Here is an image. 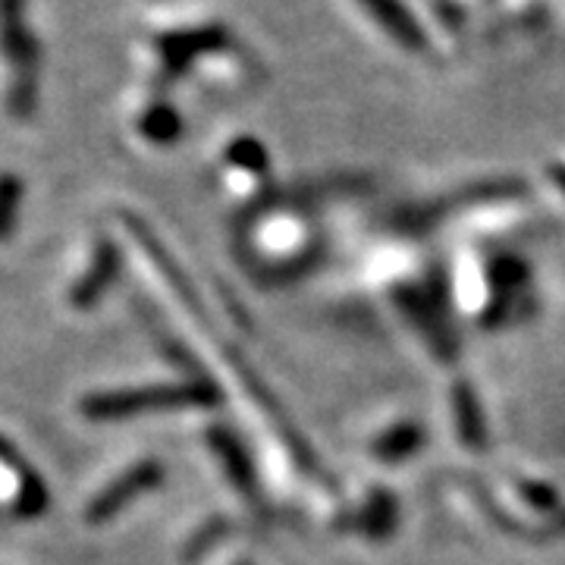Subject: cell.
<instances>
[{
    "label": "cell",
    "instance_id": "277c9868",
    "mask_svg": "<svg viewBox=\"0 0 565 565\" xmlns=\"http://www.w3.org/2000/svg\"><path fill=\"white\" fill-rule=\"evenodd\" d=\"M456 430L462 437V444L468 449H484L487 440V427L484 418H481V403L475 399V393L465 384L456 386Z\"/></svg>",
    "mask_w": 565,
    "mask_h": 565
},
{
    "label": "cell",
    "instance_id": "5b68a950",
    "mask_svg": "<svg viewBox=\"0 0 565 565\" xmlns=\"http://www.w3.org/2000/svg\"><path fill=\"white\" fill-rule=\"evenodd\" d=\"M424 444V434L418 424L403 422L396 424V427H390L384 437L374 444V456L381 459V462H403L408 456H415Z\"/></svg>",
    "mask_w": 565,
    "mask_h": 565
},
{
    "label": "cell",
    "instance_id": "8992f818",
    "mask_svg": "<svg viewBox=\"0 0 565 565\" xmlns=\"http://www.w3.org/2000/svg\"><path fill=\"white\" fill-rule=\"evenodd\" d=\"M139 132L148 141H154V145L173 141L180 136V117H177L173 107H167V104H148V107L141 110Z\"/></svg>",
    "mask_w": 565,
    "mask_h": 565
},
{
    "label": "cell",
    "instance_id": "ba28073f",
    "mask_svg": "<svg viewBox=\"0 0 565 565\" xmlns=\"http://www.w3.org/2000/svg\"><path fill=\"white\" fill-rule=\"evenodd\" d=\"M522 500H525L531 509H537V512H556V505H559V497H556V490L546 484H522Z\"/></svg>",
    "mask_w": 565,
    "mask_h": 565
},
{
    "label": "cell",
    "instance_id": "3957f363",
    "mask_svg": "<svg viewBox=\"0 0 565 565\" xmlns=\"http://www.w3.org/2000/svg\"><path fill=\"white\" fill-rule=\"evenodd\" d=\"M154 478H158V462L151 465V468H141V471H136L132 478H122L120 484L110 487L107 493H102L98 497V503L92 505V522H104V519H110L117 509H120L122 503H129L139 490H145L148 484H154Z\"/></svg>",
    "mask_w": 565,
    "mask_h": 565
},
{
    "label": "cell",
    "instance_id": "7a4b0ae2",
    "mask_svg": "<svg viewBox=\"0 0 565 565\" xmlns=\"http://www.w3.org/2000/svg\"><path fill=\"white\" fill-rule=\"evenodd\" d=\"M359 3L371 13V20L384 25L386 32H390V39L396 41V44H403L408 51H422L424 44H427L422 25L412 17V10L405 7L403 0H359Z\"/></svg>",
    "mask_w": 565,
    "mask_h": 565
},
{
    "label": "cell",
    "instance_id": "6da1fadb",
    "mask_svg": "<svg viewBox=\"0 0 565 565\" xmlns=\"http://www.w3.org/2000/svg\"><path fill=\"white\" fill-rule=\"evenodd\" d=\"M0 61L7 76V107L25 120L39 95V47L29 25V0H0Z\"/></svg>",
    "mask_w": 565,
    "mask_h": 565
},
{
    "label": "cell",
    "instance_id": "52a82bcc",
    "mask_svg": "<svg viewBox=\"0 0 565 565\" xmlns=\"http://www.w3.org/2000/svg\"><path fill=\"white\" fill-rule=\"evenodd\" d=\"M362 515L367 534H371V537H384V534H390L393 525H396V500H393L390 493H374Z\"/></svg>",
    "mask_w": 565,
    "mask_h": 565
},
{
    "label": "cell",
    "instance_id": "9c48e42d",
    "mask_svg": "<svg viewBox=\"0 0 565 565\" xmlns=\"http://www.w3.org/2000/svg\"><path fill=\"white\" fill-rule=\"evenodd\" d=\"M550 180L559 185V192L565 195V167L563 163H556V167H550Z\"/></svg>",
    "mask_w": 565,
    "mask_h": 565
}]
</instances>
